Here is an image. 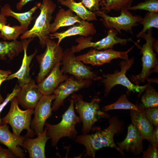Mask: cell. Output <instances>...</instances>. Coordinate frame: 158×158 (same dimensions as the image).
Returning <instances> with one entry per match:
<instances>
[{"instance_id": "obj_1", "label": "cell", "mask_w": 158, "mask_h": 158, "mask_svg": "<svg viewBox=\"0 0 158 158\" xmlns=\"http://www.w3.org/2000/svg\"><path fill=\"white\" fill-rule=\"evenodd\" d=\"M123 124L116 116L111 117L109 119V125L104 129L92 134H83L75 138V141L83 145L86 152L84 157H95L96 151L106 147L114 148L118 151L119 149L114 140V135L121 131Z\"/></svg>"}, {"instance_id": "obj_2", "label": "cell", "mask_w": 158, "mask_h": 158, "mask_svg": "<svg viewBox=\"0 0 158 158\" xmlns=\"http://www.w3.org/2000/svg\"><path fill=\"white\" fill-rule=\"evenodd\" d=\"M56 8V5L52 0H42L39 7L40 12L32 27L27 30L20 37L24 39L37 37L42 47L46 46L47 40L50 38L51 21L52 14Z\"/></svg>"}, {"instance_id": "obj_3", "label": "cell", "mask_w": 158, "mask_h": 158, "mask_svg": "<svg viewBox=\"0 0 158 158\" xmlns=\"http://www.w3.org/2000/svg\"><path fill=\"white\" fill-rule=\"evenodd\" d=\"M152 34V28L148 30L141 37L145 40V43L142 46L138 44V41L135 44L142 54V68L139 74L132 75L130 78L131 82L135 85H139L140 83H144L152 73H158L157 54L154 52L152 47L154 39Z\"/></svg>"}, {"instance_id": "obj_4", "label": "cell", "mask_w": 158, "mask_h": 158, "mask_svg": "<svg viewBox=\"0 0 158 158\" xmlns=\"http://www.w3.org/2000/svg\"><path fill=\"white\" fill-rule=\"evenodd\" d=\"M81 121L74 111V101L71 99L67 110L63 115L61 121L59 123L52 125L46 122L47 128V135L51 139V145L57 148L59 140L63 137L73 139L76 137L77 131L75 128L76 124Z\"/></svg>"}, {"instance_id": "obj_5", "label": "cell", "mask_w": 158, "mask_h": 158, "mask_svg": "<svg viewBox=\"0 0 158 158\" xmlns=\"http://www.w3.org/2000/svg\"><path fill=\"white\" fill-rule=\"evenodd\" d=\"M71 97L73 100L76 111L83 122L82 131L83 134L88 133L93 125L99 119L108 118L109 115L100 109V100L97 97L93 98L90 102L84 101L83 96L81 95L74 94Z\"/></svg>"}, {"instance_id": "obj_6", "label": "cell", "mask_w": 158, "mask_h": 158, "mask_svg": "<svg viewBox=\"0 0 158 158\" xmlns=\"http://www.w3.org/2000/svg\"><path fill=\"white\" fill-rule=\"evenodd\" d=\"M134 62V58L132 57L128 60H123L119 63L121 69L114 71L113 73L103 74L101 82L104 85V95L107 97L112 88L116 85H121L128 89V93L131 92L138 93L141 95L147 86L150 84L149 82L143 85L140 86L133 84L126 76V72L132 67Z\"/></svg>"}, {"instance_id": "obj_7", "label": "cell", "mask_w": 158, "mask_h": 158, "mask_svg": "<svg viewBox=\"0 0 158 158\" xmlns=\"http://www.w3.org/2000/svg\"><path fill=\"white\" fill-rule=\"evenodd\" d=\"M10 109L7 115L1 119L2 125L7 124L11 126L13 133L19 136L24 129L27 130L25 137L32 138L35 133L30 127L31 117L34 113V109L24 110L19 107L16 97L11 101Z\"/></svg>"}, {"instance_id": "obj_8", "label": "cell", "mask_w": 158, "mask_h": 158, "mask_svg": "<svg viewBox=\"0 0 158 158\" xmlns=\"http://www.w3.org/2000/svg\"><path fill=\"white\" fill-rule=\"evenodd\" d=\"M46 46L44 52L36 56L40 67V71L36 78L37 84L50 73L57 63L62 61L63 50L59 44L49 38L46 42Z\"/></svg>"}, {"instance_id": "obj_9", "label": "cell", "mask_w": 158, "mask_h": 158, "mask_svg": "<svg viewBox=\"0 0 158 158\" xmlns=\"http://www.w3.org/2000/svg\"><path fill=\"white\" fill-rule=\"evenodd\" d=\"M61 70L64 74H69L80 79H88L96 81L101 80L99 76L91 70L90 67L86 65L78 60L75 53L67 48L63 51Z\"/></svg>"}, {"instance_id": "obj_10", "label": "cell", "mask_w": 158, "mask_h": 158, "mask_svg": "<svg viewBox=\"0 0 158 158\" xmlns=\"http://www.w3.org/2000/svg\"><path fill=\"white\" fill-rule=\"evenodd\" d=\"M94 12L101 18L100 20L106 28L114 29L120 34L121 30L132 34L133 28L138 25L143 18L140 15H133L126 8L121 10L120 15L116 17L109 16L100 10Z\"/></svg>"}, {"instance_id": "obj_11", "label": "cell", "mask_w": 158, "mask_h": 158, "mask_svg": "<svg viewBox=\"0 0 158 158\" xmlns=\"http://www.w3.org/2000/svg\"><path fill=\"white\" fill-rule=\"evenodd\" d=\"M117 32L116 30L109 29L105 37L96 42L92 41V37L90 36L87 37L81 36L75 40L78 44L72 46L70 49L72 52L75 53L88 48H92L99 50L113 49L114 46L117 44L124 45L129 42L134 43L135 42L132 40L131 38H121L117 36Z\"/></svg>"}, {"instance_id": "obj_12", "label": "cell", "mask_w": 158, "mask_h": 158, "mask_svg": "<svg viewBox=\"0 0 158 158\" xmlns=\"http://www.w3.org/2000/svg\"><path fill=\"white\" fill-rule=\"evenodd\" d=\"M92 81L77 78L71 75L62 82L54 91V101L51 107L52 110L57 111L62 105L64 100L70 95L92 85Z\"/></svg>"}, {"instance_id": "obj_13", "label": "cell", "mask_w": 158, "mask_h": 158, "mask_svg": "<svg viewBox=\"0 0 158 158\" xmlns=\"http://www.w3.org/2000/svg\"><path fill=\"white\" fill-rule=\"evenodd\" d=\"M135 45L125 51H115L112 49L99 50L93 48L87 52L76 56L77 58L85 64L92 66H100L106 63H110L114 59L120 58L128 60L129 52Z\"/></svg>"}, {"instance_id": "obj_14", "label": "cell", "mask_w": 158, "mask_h": 158, "mask_svg": "<svg viewBox=\"0 0 158 158\" xmlns=\"http://www.w3.org/2000/svg\"><path fill=\"white\" fill-rule=\"evenodd\" d=\"M54 99L53 94L43 95L34 108L30 127L37 136L42 133L46 120L52 115L51 105Z\"/></svg>"}, {"instance_id": "obj_15", "label": "cell", "mask_w": 158, "mask_h": 158, "mask_svg": "<svg viewBox=\"0 0 158 158\" xmlns=\"http://www.w3.org/2000/svg\"><path fill=\"white\" fill-rule=\"evenodd\" d=\"M33 38H31L22 40L24 55L21 66L17 72L9 75L6 79V80H8L15 78H17L18 80L19 85L20 87L30 82L33 80L30 75V66L37 50L36 49L32 54L30 55H28L27 51L29 44L33 40Z\"/></svg>"}, {"instance_id": "obj_16", "label": "cell", "mask_w": 158, "mask_h": 158, "mask_svg": "<svg viewBox=\"0 0 158 158\" xmlns=\"http://www.w3.org/2000/svg\"><path fill=\"white\" fill-rule=\"evenodd\" d=\"M43 95L33 80L21 87L16 97L18 104L27 109H34Z\"/></svg>"}, {"instance_id": "obj_17", "label": "cell", "mask_w": 158, "mask_h": 158, "mask_svg": "<svg viewBox=\"0 0 158 158\" xmlns=\"http://www.w3.org/2000/svg\"><path fill=\"white\" fill-rule=\"evenodd\" d=\"M143 139L136 128L131 123L128 127L127 135L122 141L116 143L119 152L123 156V151L131 152L135 155H139L143 151Z\"/></svg>"}, {"instance_id": "obj_18", "label": "cell", "mask_w": 158, "mask_h": 158, "mask_svg": "<svg viewBox=\"0 0 158 158\" xmlns=\"http://www.w3.org/2000/svg\"><path fill=\"white\" fill-rule=\"evenodd\" d=\"M61 62L57 63L50 73L37 84L38 89L43 95L52 94L54 90L68 76L63 73L61 70Z\"/></svg>"}, {"instance_id": "obj_19", "label": "cell", "mask_w": 158, "mask_h": 158, "mask_svg": "<svg viewBox=\"0 0 158 158\" xmlns=\"http://www.w3.org/2000/svg\"><path fill=\"white\" fill-rule=\"evenodd\" d=\"M25 138V136L18 137L11 133L7 124L0 126V143L6 146L18 158L25 157L24 150L20 146H22Z\"/></svg>"}, {"instance_id": "obj_20", "label": "cell", "mask_w": 158, "mask_h": 158, "mask_svg": "<svg viewBox=\"0 0 158 158\" xmlns=\"http://www.w3.org/2000/svg\"><path fill=\"white\" fill-rule=\"evenodd\" d=\"M96 32L97 30L92 23L81 20L80 22L76 23L67 30L50 34L49 36L51 39H57V44L59 45L61 41L66 37L78 35L87 37L94 35Z\"/></svg>"}, {"instance_id": "obj_21", "label": "cell", "mask_w": 158, "mask_h": 158, "mask_svg": "<svg viewBox=\"0 0 158 158\" xmlns=\"http://www.w3.org/2000/svg\"><path fill=\"white\" fill-rule=\"evenodd\" d=\"M47 128L37 138H32L25 137L22 147L28 152L30 158H45V146L49 138L47 135Z\"/></svg>"}, {"instance_id": "obj_22", "label": "cell", "mask_w": 158, "mask_h": 158, "mask_svg": "<svg viewBox=\"0 0 158 158\" xmlns=\"http://www.w3.org/2000/svg\"><path fill=\"white\" fill-rule=\"evenodd\" d=\"M130 113L131 123L137 129L143 140L145 139L149 141L154 128L143 110L138 111L130 110Z\"/></svg>"}, {"instance_id": "obj_23", "label": "cell", "mask_w": 158, "mask_h": 158, "mask_svg": "<svg viewBox=\"0 0 158 158\" xmlns=\"http://www.w3.org/2000/svg\"><path fill=\"white\" fill-rule=\"evenodd\" d=\"M82 19L68 9L60 8L56 13L54 22L51 24L50 33H54L61 27L73 25Z\"/></svg>"}, {"instance_id": "obj_24", "label": "cell", "mask_w": 158, "mask_h": 158, "mask_svg": "<svg viewBox=\"0 0 158 158\" xmlns=\"http://www.w3.org/2000/svg\"><path fill=\"white\" fill-rule=\"evenodd\" d=\"M41 4L39 2L28 11L19 13L13 11L10 5L6 4L1 7L0 12L6 17L11 16L15 18L19 22L20 25L27 31L32 20L33 14L39 8Z\"/></svg>"}, {"instance_id": "obj_25", "label": "cell", "mask_w": 158, "mask_h": 158, "mask_svg": "<svg viewBox=\"0 0 158 158\" xmlns=\"http://www.w3.org/2000/svg\"><path fill=\"white\" fill-rule=\"evenodd\" d=\"M23 51L22 41L17 40L11 42L0 40V60H11Z\"/></svg>"}, {"instance_id": "obj_26", "label": "cell", "mask_w": 158, "mask_h": 158, "mask_svg": "<svg viewBox=\"0 0 158 158\" xmlns=\"http://www.w3.org/2000/svg\"><path fill=\"white\" fill-rule=\"evenodd\" d=\"M57 1L75 13L83 20L90 22L97 20L95 13L89 10L81 1L77 2L74 0H57Z\"/></svg>"}, {"instance_id": "obj_27", "label": "cell", "mask_w": 158, "mask_h": 158, "mask_svg": "<svg viewBox=\"0 0 158 158\" xmlns=\"http://www.w3.org/2000/svg\"><path fill=\"white\" fill-rule=\"evenodd\" d=\"M134 0H101L100 11L105 13L111 11H120L131 6Z\"/></svg>"}, {"instance_id": "obj_28", "label": "cell", "mask_w": 158, "mask_h": 158, "mask_svg": "<svg viewBox=\"0 0 158 158\" xmlns=\"http://www.w3.org/2000/svg\"><path fill=\"white\" fill-rule=\"evenodd\" d=\"M144 109L141 105L138 106L130 102L125 94L122 95L114 103L105 106L102 108V110L105 111L118 109L133 110L142 111Z\"/></svg>"}, {"instance_id": "obj_29", "label": "cell", "mask_w": 158, "mask_h": 158, "mask_svg": "<svg viewBox=\"0 0 158 158\" xmlns=\"http://www.w3.org/2000/svg\"><path fill=\"white\" fill-rule=\"evenodd\" d=\"M141 97V105L144 109L158 107V93L150 84L149 85L144 91Z\"/></svg>"}, {"instance_id": "obj_30", "label": "cell", "mask_w": 158, "mask_h": 158, "mask_svg": "<svg viewBox=\"0 0 158 158\" xmlns=\"http://www.w3.org/2000/svg\"><path fill=\"white\" fill-rule=\"evenodd\" d=\"M26 31L20 25L11 26L6 24L0 31V37L5 41L15 40Z\"/></svg>"}, {"instance_id": "obj_31", "label": "cell", "mask_w": 158, "mask_h": 158, "mask_svg": "<svg viewBox=\"0 0 158 158\" xmlns=\"http://www.w3.org/2000/svg\"><path fill=\"white\" fill-rule=\"evenodd\" d=\"M143 25L142 30L138 33L136 37L141 38L143 35L152 28L158 29V13L148 12L140 23Z\"/></svg>"}, {"instance_id": "obj_32", "label": "cell", "mask_w": 158, "mask_h": 158, "mask_svg": "<svg viewBox=\"0 0 158 158\" xmlns=\"http://www.w3.org/2000/svg\"><path fill=\"white\" fill-rule=\"evenodd\" d=\"M130 10H143L151 12L158 13V0H145L135 5L126 8Z\"/></svg>"}, {"instance_id": "obj_33", "label": "cell", "mask_w": 158, "mask_h": 158, "mask_svg": "<svg viewBox=\"0 0 158 158\" xmlns=\"http://www.w3.org/2000/svg\"><path fill=\"white\" fill-rule=\"evenodd\" d=\"M145 116L155 127L158 126V108H146L143 110Z\"/></svg>"}, {"instance_id": "obj_34", "label": "cell", "mask_w": 158, "mask_h": 158, "mask_svg": "<svg viewBox=\"0 0 158 158\" xmlns=\"http://www.w3.org/2000/svg\"><path fill=\"white\" fill-rule=\"evenodd\" d=\"M21 87L19 85L16 84L11 92L8 93L6 99L4 102L0 104V126L2 125L1 118L0 117V114L5 107L7 104L16 97L20 91Z\"/></svg>"}, {"instance_id": "obj_35", "label": "cell", "mask_w": 158, "mask_h": 158, "mask_svg": "<svg viewBox=\"0 0 158 158\" xmlns=\"http://www.w3.org/2000/svg\"><path fill=\"white\" fill-rule=\"evenodd\" d=\"M83 5L92 12L100 10L99 3L101 0H81Z\"/></svg>"}, {"instance_id": "obj_36", "label": "cell", "mask_w": 158, "mask_h": 158, "mask_svg": "<svg viewBox=\"0 0 158 158\" xmlns=\"http://www.w3.org/2000/svg\"><path fill=\"white\" fill-rule=\"evenodd\" d=\"M158 148L149 145L147 149L145 151H143V158H158Z\"/></svg>"}, {"instance_id": "obj_37", "label": "cell", "mask_w": 158, "mask_h": 158, "mask_svg": "<svg viewBox=\"0 0 158 158\" xmlns=\"http://www.w3.org/2000/svg\"><path fill=\"white\" fill-rule=\"evenodd\" d=\"M12 73V72L10 70H4L0 69V87L2 83L6 81L7 77ZM4 100L0 92V104L4 102Z\"/></svg>"}, {"instance_id": "obj_38", "label": "cell", "mask_w": 158, "mask_h": 158, "mask_svg": "<svg viewBox=\"0 0 158 158\" xmlns=\"http://www.w3.org/2000/svg\"><path fill=\"white\" fill-rule=\"evenodd\" d=\"M152 146L158 147V126L153 128L149 141Z\"/></svg>"}, {"instance_id": "obj_39", "label": "cell", "mask_w": 158, "mask_h": 158, "mask_svg": "<svg viewBox=\"0 0 158 158\" xmlns=\"http://www.w3.org/2000/svg\"><path fill=\"white\" fill-rule=\"evenodd\" d=\"M17 157L9 149L3 148L0 145V158H16Z\"/></svg>"}, {"instance_id": "obj_40", "label": "cell", "mask_w": 158, "mask_h": 158, "mask_svg": "<svg viewBox=\"0 0 158 158\" xmlns=\"http://www.w3.org/2000/svg\"><path fill=\"white\" fill-rule=\"evenodd\" d=\"M19 1L17 3L16 7L18 11L21 10L23 7L29 2L33 0H18Z\"/></svg>"}, {"instance_id": "obj_41", "label": "cell", "mask_w": 158, "mask_h": 158, "mask_svg": "<svg viewBox=\"0 0 158 158\" xmlns=\"http://www.w3.org/2000/svg\"><path fill=\"white\" fill-rule=\"evenodd\" d=\"M7 19L6 17L0 12V31L3 26L6 24Z\"/></svg>"}, {"instance_id": "obj_42", "label": "cell", "mask_w": 158, "mask_h": 158, "mask_svg": "<svg viewBox=\"0 0 158 158\" xmlns=\"http://www.w3.org/2000/svg\"><path fill=\"white\" fill-rule=\"evenodd\" d=\"M158 40L154 39L152 44V47L153 50L157 54L158 53Z\"/></svg>"}, {"instance_id": "obj_43", "label": "cell", "mask_w": 158, "mask_h": 158, "mask_svg": "<svg viewBox=\"0 0 158 158\" xmlns=\"http://www.w3.org/2000/svg\"><path fill=\"white\" fill-rule=\"evenodd\" d=\"M3 0H0V2L2 1Z\"/></svg>"}, {"instance_id": "obj_44", "label": "cell", "mask_w": 158, "mask_h": 158, "mask_svg": "<svg viewBox=\"0 0 158 158\" xmlns=\"http://www.w3.org/2000/svg\"><path fill=\"white\" fill-rule=\"evenodd\" d=\"M1 5H0V8H1Z\"/></svg>"}]
</instances>
